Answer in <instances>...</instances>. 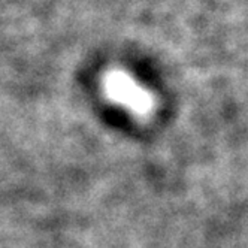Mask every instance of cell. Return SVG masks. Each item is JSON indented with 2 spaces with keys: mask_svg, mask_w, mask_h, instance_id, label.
I'll list each match as a JSON object with an SVG mask.
<instances>
[{
  "mask_svg": "<svg viewBox=\"0 0 248 248\" xmlns=\"http://www.w3.org/2000/svg\"><path fill=\"white\" fill-rule=\"evenodd\" d=\"M106 93L115 102L126 105L135 111H144L150 106V97L123 72H111L105 79Z\"/></svg>",
  "mask_w": 248,
  "mask_h": 248,
  "instance_id": "6da1fadb",
  "label": "cell"
}]
</instances>
